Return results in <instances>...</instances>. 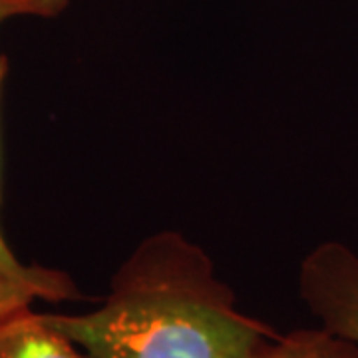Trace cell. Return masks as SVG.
Returning <instances> with one entry per match:
<instances>
[{
	"instance_id": "1",
	"label": "cell",
	"mask_w": 358,
	"mask_h": 358,
	"mask_svg": "<svg viewBox=\"0 0 358 358\" xmlns=\"http://www.w3.org/2000/svg\"><path fill=\"white\" fill-rule=\"evenodd\" d=\"M44 317L92 358H255L279 334L245 315L209 255L171 229L138 243L94 310Z\"/></svg>"
},
{
	"instance_id": "2",
	"label": "cell",
	"mask_w": 358,
	"mask_h": 358,
	"mask_svg": "<svg viewBox=\"0 0 358 358\" xmlns=\"http://www.w3.org/2000/svg\"><path fill=\"white\" fill-rule=\"evenodd\" d=\"M70 0H0V24L20 16L54 18L64 10ZM8 62L0 56V88ZM82 299L74 279L58 268L28 265L8 245L0 225V319L16 310L34 307L36 301L64 303Z\"/></svg>"
},
{
	"instance_id": "3",
	"label": "cell",
	"mask_w": 358,
	"mask_h": 358,
	"mask_svg": "<svg viewBox=\"0 0 358 358\" xmlns=\"http://www.w3.org/2000/svg\"><path fill=\"white\" fill-rule=\"evenodd\" d=\"M299 294L322 329L358 346V253L338 241L317 245L299 267Z\"/></svg>"
},
{
	"instance_id": "4",
	"label": "cell",
	"mask_w": 358,
	"mask_h": 358,
	"mask_svg": "<svg viewBox=\"0 0 358 358\" xmlns=\"http://www.w3.org/2000/svg\"><path fill=\"white\" fill-rule=\"evenodd\" d=\"M0 358H92L32 307L0 319Z\"/></svg>"
},
{
	"instance_id": "5",
	"label": "cell",
	"mask_w": 358,
	"mask_h": 358,
	"mask_svg": "<svg viewBox=\"0 0 358 358\" xmlns=\"http://www.w3.org/2000/svg\"><path fill=\"white\" fill-rule=\"evenodd\" d=\"M255 358H358V346L319 324L277 334Z\"/></svg>"
}]
</instances>
